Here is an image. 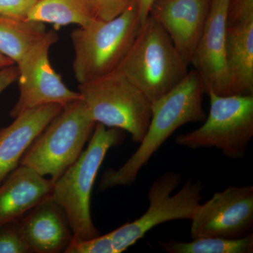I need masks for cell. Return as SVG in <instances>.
Returning a JSON list of instances; mask_svg holds the SVG:
<instances>
[{"instance_id": "cell-20", "label": "cell", "mask_w": 253, "mask_h": 253, "mask_svg": "<svg viewBox=\"0 0 253 253\" xmlns=\"http://www.w3.org/2000/svg\"><path fill=\"white\" fill-rule=\"evenodd\" d=\"M66 253H115L109 233L84 240L72 239Z\"/></svg>"}, {"instance_id": "cell-8", "label": "cell", "mask_w": 253, "mask_h": 253, "mask_svg": "<svg viewBox=\"0 0 253 253\" xmlns=\"http://www.w3.org/2000/svg\"><path fill=\"white\" fill-rule=\"evenodd\" d=\"M181 181L180 173L166 172L150 187L149 206L143 215L126 223L109 233L115 253H121L143 239L156 226L178 219H189L194 216L203 199L205 186L201 181L189 179L176 194L172 195Z\"/></svg>"}, {"instance_id": "cell-25", "label": "cell", "mask_w": 253, "mask_h": 253, "mask_svg": "<svg viewBox=\"0 0 253 253\" xmlns=\"http://www.w3.org/2000/svg\"><path fill=\"white\" fill-rule=\"evenodd\" d=\"M155 1L156 0H136L141 24L144 23L145 20L149 16L150 11Z\"/></svg>"}, {"instance_id": "cell-24", "label": "cell", "mask_w": 253, "mask_h": 253, "mask_svg": "<svg viewBox=\"0 0 253 253\" xmlns=\"http://www.w3.org/2000/svg\"><path fill=\"white\" fill-rule=\"evenodd\" d=\"M18 69L16 64L0 68V94L18 81Z\"/></svg>"}, {"instance_id": "cell-13", "label": "cell", "mask_w": 253, "mask_h": 253, "mask_svg": "<svg viewBox=\"0 0 253 253\" xmlns=\"http://www.w3.org/2000/svg\"><path fill=\"white\" fill-rule=\"evenodd\" d=\"M211 0H156L150 11L190 64L202 36Z\"/></svg>"}, {"instance_id": "cell-22", "label": "cell", "mask_w": 253, "mask_h": 253, "mask_svg": "<svg viewBox=\"0 0 253 253\" xmlns=\"http://www.w3.org/2000/svg\"><path fill=\"white\" fill-rule=\"evenodd\" d=\"M96 17L103 21L113 19L124 12L136 0H89Z\"/></svg>"}, {"instance_id": "cell-26", "label": "cell", "mask_w": 253, "mask_h": 253, "mask_svg": "<svg viewBox=\"0 0 253 253\" xmlns=\"http://www.w3.org/2000/svg\"><path fill=\"white\" fill-rule=\"evenodd\" d=\"M14 64L15 63L12 60L6 57L4 55L0 54V68L7 67Z\"/></svg>"}, {"instance_id": "cell-23", "label": "cell", "mask_w": 253, "mask_h": 253, "mask_svg": "<svg viewBox=\"0 0 253 253\" xmlns=\"http://www.w3.org/2000/svg\"><path fill=\"white\" fill-rule=\"evenodd\" d=\"M38 0H0V15L26 20Z\"/></svg>"}, {"instance_id": "cell-2", "label": "cell", "mask_w": 253, "mask_h": 253, "mask_svg": "<svg viewBox=\"0 0 253 253\" xmlns=\"http://www.w3.org/2000/svg\"><path fill=\"white\" fill-rule=\"evenodd\" d=\"M189 64L167 31L149 15L117 69L152 104L185 77Z\"/></svg>"}, {"instance_id": "cell-16", "label": "cell", "mask_w": 253, "mask_h": 253, "mask_svg": "<svg viewBox=\"0 0 253 253\" xmlns=\"http://www.w3.org/2000/svg\"><path fill=\"white\" fill-rule=\"evenodd\" d=\"M54 181L20 165L0 184V226L21 219L42 203L51 201Z\"/></svg>"}, {"instance_id": "cell-21", "label": "cell", "mask_w": 253, "mask_h": 253, "mask_svg": "<svg viewBox=\"0 0 253 253\" xmlns=\"http://www.w3.org/2000/svg\"><path fill=\"white\" fill-rule=\"evenodd\" d=\"M17 226V221L0 226V253H28Z\"/></svg>"}, {"instance_id": "cell-4", "label": "cell", "mask_w": 253, "mask_h": 253, "mask_svg": "<svg viewBox=\"0 0 253 253\" xmlns=\"http://www.w3.org/2000/svg\"><path fill=\"white\" fill-rule=\"evenodd\" d=\"M136 2L109 21L95 19L71 33L73 70L79 84L117 69L140 28Z\"/></svg>"}, {"instance_id": "cell-19", "label": "cell", "mask_w": 253, "mask_h": 253, "mask_svg": "<svg viewBox=\"0 0 253 253\" xmlns=\"http://www.w3.org/2000/svg\"><path fill=\"white\" fill-rule=\"evenodd\" d=\"M159 245L168 253H252L253 234L237 239L197 238L191 242L172 239L161 241Z\"/></svg>"}, {"instance_id": "cell-7", "label": "cell", "mask_w": 253, "mask_h": 253, "mask_svg": "<svg viewBox=\"0 0 253 253\" xmlns=\"http://www.w3.org/2000/svg\"><path fill=\"white\" fill-rule=\"evenodd\" d=\"M207 94L210 111L204 124L176 136V144L191 149L215 148L226 158L241 159L253 136V96Z\"/></svg>"}, {"instance_id": "cell-1", "label": "cell", "mask_w": 253, "mask_h": 253, "mask_svg": "<svg viewBox=\"0 0 253 253\" xmlns=\"http://www.w3.org/2000/svg\"><path fill=\"white\" fill-rule=\"evenodd\" d=\"M204 82L194 69L169 92L153 102L149 128L139 148L119 169L106 171L100 189L132 184L141 169L176 129L187 123L204 122Z\"/></svg>"}, {"instance_id": "cell-3", "label": "cell", "mask_w": 253, "mask_h": 253, "mask_svg": "<svg viewBox=\"0 0 253 253\" xmlns=\"http://www.w3.org/2000/svg\"><path fill=\"white\" fill-rule=\"evenodd\" d=\"M122 131L96 123L86 149L54 181L51 201L60 206L66 214L72 230L73 239H89L99 235L91 219V191L108 151L123 142Z\"/></svg>"}, {"instance_id": "cell-17", "label": "cell", "mask_w": 253, "mask_h": 253, "mask_svg": "<svg viewBox=\"0 0 253 253\" xmlns=\"http://www.w3.org/2000/svg\"><path fill=\"white\" fill-rule=\"evenodd\" d=\"M95 19L89 0H38L26 18L56 28L73 24L83 27Z\"/></svg>"}, {"instance_id": "cell-6", "label": "cell", "mask_w": 253, "mask_h": 253, "mask_svg": "<svg viewBox=\"0 0 253 253\" xmlns=\"http://www.w3.org/2000/svg\"><path fill=\"white\" fill-rule=\"evenodd\" d=\"M78 92L96 123L126 131L138 144L144 139L151 102L118 69L79 84Z\"/></svg>"}, {"instance_id": "cell-9", "label": "cell", "mask_w": 253, "mask_h": 253, "mask_svg": "<svg viewBox=\"0 0 253 253\" xmlns=\"http://www.w3.org/2000/svg\"><path fill=\"white\" fill-rule=\"evenodd\" d=\"M58 38L54 31L46 32L16 63L20 95L10 112L11 117L44 105L57 104L64 107L81 99L78 91L68 89L50 63L49 49Z\"/></svg>"}, {"instance_id": "cell-14", "label": "cell", "mask_w": 253, "mask_h": 253, "mask_svg": "<svg viewBox=\"0 0 253 253\" xmlns=\"http://www.w3.org/2000/svg\"><path fill=\"white\" fill-rule=\"evenodd\" d=\"M63 108L52 104L28 110L0 129V184L18 167L28 148Z\"/></svg>"}, {"instance_id": "cell-10", "label": "cell", "mask_w": 253, "mask_h": 253, "mask_svg": "<svg viewBox=\"0 0 253 253\" xmlns=\"http://www.w3.org/2000/svg\"><path fill=\"white\" fill-rule=\"evenodd\" d=\"M191 224L193 239H237L253 231V186H229L199 204Z\"/></svg>"}, {"instance_id": "cell-12", "label": "cell", "mask_w": 253, "mask_h": 253, "mask_svg": "<svg viewBox=\"0 0 253 253\" xmlns=\"http://www.w3.org/2000/svg\"><path fill=\"white\" fill-rule=\"evenodd\" d=\"M231 0H211L202 36L191 59L206 89L219 96L229 95L225 61L226 19Z\"/></svg>"}, {"instance_id": "cell-15", "label": "cell", "mask_w": 253, "mask_h": 253, "mask_svg": "<svg viewBox=\"0 0 253 253\" xmlns=\"http://www.w3.org/2000/svg\"><path fill=\"white\" fill-rule=\"evenodd\" d=\"M17 226L29 253L65 252L73 239L66 214L51 201L33 208L17 220Z\"/></svg>"}, {"instance_id": "cell-11", "label": "cell", "mask_w": 253, "mask_h": 253, "mask_svg": "<svg viewBox=\"0 0 253 253\" xmlns=\"http://www.w3.org/2000/svg\"><path fill=\"white\" fill-rule=\"evenodd\" d=\"M225 61L228 96H253V0L230 1L226 19Z\"/></svg>"}, {"instance_id": "cell-5", "label": "cell", "mask_w": 253, "mask_h": 253, "mask_svg": "<svg viewBox=\"0 0 253 253\" xmlns=\"http://www.w3.org/2000/svg\"><path fill=\"white\" fill-rule=\"evenodd\" d=\"M96 124L83 100L70 103L33 141L20 165L57 180L81 156Z\"/></svg>"}, {"instance_id": "cell-18", "label": "cell", "mask_w": 253, "mask_h": 253, "mask_svg": "<svg viewBox=\"0 0 253 253\" xmlns=\"http://www.w3.org/2000/svg\"><path fill=\"white\" fill-rule=\"evenodd\" d=\"M46 32L44 23L0 15V54L16 64Z\"/></svg>"}]
</instances>
